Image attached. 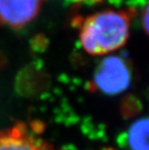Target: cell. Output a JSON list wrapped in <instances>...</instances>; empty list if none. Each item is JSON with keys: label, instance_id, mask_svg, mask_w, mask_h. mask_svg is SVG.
<instances>
[{"label": "cell", "instance_id": "obj_1", "mask_svg": "<svg viewBox=\"0 0 149 150\" xmlns=\"http://www.w3.org/2000/svg\"><path fill=\"white\" fill-rule=\"evenodd\" d=\"M131 17L130 11H105L81 18V47L93 55H103L120 49L128 39Z\"/></svg>", "mask_w": 149, "mask_h": 150}, {"label": "cell", "instance_id": "obj_2", "mask_svg": "<svg viewBox=\"0 0 149 150\" xmlns=\"http://www.w3.org/2000/svg\"><path fill=\"white\" fill-rule=\"evenodd\" d=\"M132 73L125 59L112 55L104 58L94 74V85L104 94L114 96L129 88Z\"/></svg>", "mask_w": 149, "mask_h": 150}, {"label": "cell", "instance_id": "obj_3", "mask_svg": "<svg viewBox=\"0 0 149 150\" xmlns=\"http://www.w3.org/2000/svg\"><path fill=\"white\" fill-rule=\"evenodd\" d=\"M0 150H52L33 127L18 123L0 133Z\"/></svg>", "mask_w": 149, "mask_h": 150}, {"label": "cell", "instance_id": "obj_4", "mask_svg": "<svg viewBox=\"0 0 149 150\" xmlns=\"http://www.w3.org/2000/svg\"><path fill=\"white\" fill-rule=\"evenodd\" d=\"M45 0H0V21L13 28L23 27L39 14Z\"/></svg>", "mask_w": 149, "mask_h": 150}, {"label": "cell", "instance_id": "obj_5", "mask_svg": "<svg viewBox=\"0 0 149 150\" xmlns=\"http://www.w3.org/2000/svg\"><path fill=\"white\" fill-rule=\"evenodd\" d=\"M124 145L128 150H148V119L138 118L125 133Z\"/></svg>", "mask_w": 149, "mask_h": 150}]
</instances>
